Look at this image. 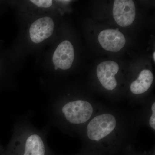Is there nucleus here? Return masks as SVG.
<instances>
[{
	"instance_id": "10",
	"label": "nucleus",
	"mask_w": 155,
	"mask_h": 155,
	"mask_svg": "<svg viewBox=\"0 0 155 155\" xmlns=\"http://www.w3.org/2000/svg\"><path fill=\"white\" fill-rule=\"evenodd\" d=\"M141 110L137 113L140 125H145L155 133V101L145 103L141 105Z\"/></svg>"
},
{
	"instance_id": "1",
	"label": "nucleus",
	"mask_w": 155,
	"mask_h": 155,
	"mask_svg": "<svg viewBox=\"0 0 155 155\" xmlns=\"http://www.w3.org/2000/svg\"><path fill=\"white\" fill-rule=\"evenodd\" d=\"M137 113L105 106L80 130V152L87 155H124L140 126Z\"/></svg>"
},
{
	"instance_id": "6",
	"label": "nucleus",
	"mask_w": 155,
	"mask_h": 155,
	"mask_svg": "<svg viewBox=\"0 0 155 155\" xmlns=\"http://www.w3.org/2000/svg\"><path fill=\"white\" fill-rule=\"evenodd\" d=\"M74 57V48L72 43L67 40L62 42L58 46L53 54V62L55 69H69L72 66Z\"/></svg>"
},
{
	"instance_id": "14",
	"label": "nucleus",
	"mask_w": 155,
	"mask_h": 155,
	"mask_svg": "<svg viewBox=\"0 0 155 155\" xmlns=\"http://www.w3.org/2000/svg\"><path fill=\"white\" fill-rule=\"evenodd\" d=\"M58 2H60L61 3H64V4H68L71 1H59Z\"/></svg>"
},
{
	"instance_id": "5",
	"label": "nucleus",
	"mask_w": 155,
	"mask_h": 155,
	"mask_svg": "<svg viewBox=\"0 0 155 155\" xmlns=\"http://www.w3.org/2000/svg\"><path fill=\"white\" fill-rule=\"evenodd\" d=\"M113 12L115 21L122 27L131 25L135 19V5L131 0L114 1Z\"/></svg>"
},
{
	"instance_id": "9",
	"label": "nucleus",
	"mask_w": 155,
	"mask_h": 155,
	"mask_svg": "<svg viewBox=\"0 0 155 155\" xmlns=\"http://www.w3.org/2000/svg\"><path fill=\"white\" fill-rule=\"evenodd\" d=\"M153 80L152 72L147 69L142 70L137 78L130 84L129 86L130 91L134 95H143L150 88Z\"/></svg>"
},
{
	"instance_id": "8",
	"label": "nucleus",
	"mask_w": 155,
	"mask_h": 155,
	"mask_svg": "<svg viewBox=\"0 0 155 155\" xmlns=\"http://www.w3.org/2000/svg\"><path fill=\"white\" fill-rule=\"evenodd\" d=\"M98 38L104 49L114 52L122 49L126 42L125 36L118 28L103 30L99 34Z\"/></svg>"
},
{
	"instance_id": "3",
	"label": "nucleus",
	"mask_w": 155,
	"mask_h": 155,
	"mask_svg": "<svg viewBox=\"0 0 155 155\" xmlns=\"http://www.w3.org/2000/svg\"><path fill=\"white\" fill-rule=\"evenodd\" d=\"M49 129V125L42 129L37 128L28 117L17 119L5 155H56L48 145Z\"/></svg>"
},
{
	"instance_id": "12",
	"label": "nucleus",
	"mask_w": 155,
	"mask_h": 155,
	"mask_svg": "<svg viewBox=\"0 0 155 155\" xmlns=\"http://www.w3.org/2000/svg\"><path fill=\"white\" fill-rule=\"evenodd\" d=\"M124 155H150L149 151L147 152H138L133 147L129 149L125 153Z\"/></svg>"
},
{
	"instance_id": "4",
	"label": "nucleus",
	"mask_w": 155,
	"mask_h": 155,
	"mask_svg": "<svg viewBox=\"0 0 155 155\" xmlns=\"http://www.w3.org/2000/svg\"><path fill=\"white\" fill-rule=\"evenodd\" d=\"M119 71V65L114 61H104L98 65L97 69V77L103 88L108 91L116 89L118 81L116 75Z\"/></svg>"
},
{
	"instance_id": "13",
	"label": "nucleus",
	"mask_w": 155,
	"mask_h": 155,
	"mask_svg": "<svg viewBox=\"0 0 155 155\" xmlns=\"http://www.w3.org/2000/svg\"><path fill=\"white\" fill-rule=\"evenodd\" d=\"M5 147L0 144V155H5Z\"/></svg>"
},
{
	"instance_id": "16",
	"label": "nucleus",
	"mask_w": 155,
	"mask_h": 155,
	"mask_svg": "<svg viewBox=\"0 0 155 155\" xmlns=\"http://www.w3.org/2000/svg\"><path fill=\"white\" fill-rule=\"evenodd\" d=\"M155 53L154 52L153 54V59L154 61V62L155 61Z\"/></svg>"
},
{
	"instance_id": "7",
	"label": "nucleus",
	"mask_w": 155,
	"mask_h": 155,
	"mask_svg": "<svg viewBox=\"0 0 155 155\" xmlns=\"http://www.w3.org/2000/svg\"><path fill=\"white\" fill-rule=\"evenodd\" d=\"M54 26V21L51 17H43L38 19L31 24L29 28L31 39L35 43L41 42L51 36Z\"/></svg>"
},
{
	"instance_id": "15",
	"label": "nucleus",
	"mask_w": 155,
	"mask_h": 155,
	"mask_svg": "<svg viewBox=\"0 0 155 155\" xmlns=\"http://www.w3.org/2000/svg\"><path fill=\"white\" fill-rule=\"evenodd\" d=\"M70 155H87L85 154L84 153L81 152L79 151V153H77L74 154Z\"/></svg>"
},
{
	"instance_id": "2",
	"label": "nucleus",
	"mask_w": 155,
	"mask_h": 155,
	"mask_svg": "<svg viewBox=\"0 0 155 155\" xmlns=\"http://www.w3.org/2000/svg\"><path fill=\"white\" fill-rule=\"evenodd\" d=\"M105 105L85 97H67L49 105L50 124L71 137L80 130Z\"/></svg>"
},
{
	"instance_id": "11",
	"label": "nucleus",
	"mask_w": 155,
	"mask_h": 155,
	"mask_svg": "<svg viewBox=\"0 0 155 155\" xmlns=\"http://www.w3.org/2000/svg\"><path fill=\"white\" fill-rule=\"evenodd\" d=\"M30 2L40 8H49L52 5L51 0H31Z\"/></svg>"
}]
</instances>
